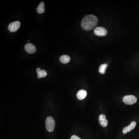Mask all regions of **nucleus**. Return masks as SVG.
Masks as SVG:
<instances>
[{"mask_svg": "<svg viewBox=\"0 0 139 139\" xmlns=\"http://www.w3.org/2000/svg\"><path fill=\"white\" fill-rule=\"evenodd\" d=\"M98 18L93 15H88L84 17L82 22L81 26L84 30L89 31L92 30L98 25Z\"/></svg>", "mask_w": 139, "mask_h": 139, "instance_id": "nucleus-1", "label": "nucleus"}, {"mask_svg": "<svg viewBox=\"0 0 139 139\" xmlns=\"http://www.w3.org/2000/svg\"><path fill=\"white\" fill-rule=\"evenodd\" d=\"M55 122L54 119L52 117L49 116L46 120V130L49 132H52L54 130Z\"/></svg>", "mask_w": 139, "mask_h": 139, "instance_id": "nucleus-2", "label": "nucleus"}, {"mask_svg": "<svg viewBox=\"0 0 139 139\" xmlns=\"http://www.w3.org/2000/svg\"><path fill=\"white\" fill-rule=\"evenodd\" d=\"M137 101L136 97L133 95H126L123 98V102L127 105H133Z\"/></svg>", "mask_w": 139, "mask_h": 139, "instance_id": "nucleus-3", "label": "nucleus"}, {"mask_svg": "<svg viewBox=\"0 0 139 139\" xmlns=\"http://www.w3.org/2000/svg\"><path fill=\"white\" fill-rule=\"evenodd\" d=\"M95 34L96 35L100 36H106L107 34L106 29L102 27H98L95 29L94 30Z\"/></svg>", "mask_w": 139, "mask_h": 139, "instance_id": "nucleus-4", "label": "nucleus"}, {"mask_svg": "<svg viewBox=\"0 0 139 139\" xmlns=\"http://www.w3.org/2000/svg\"><path fill=\"white\" fill-rule=\"evenodd\" d=\"M21 26V23L19 21L10 23L8 26L9 31L11 32H15L18 30Z\"/></svg>", "mask_w": 139, "mask_h": 139, "instance_id": "nucleus-5", "label": "nucleus"}, {"mask_svg": "<svg viewBox=\"0 0 139 139\" xmlns=\"http://www.w3.org/2000/svg\"><path fill=\"white\" fill-rule=\"evenodd\" d=\"M25 49L27 52L30 54L35 53L36 51L35 46L31 43H27L25 46Z\"/></svg>", "mask_w": 139, "mask_h": 139, "instance_id": "nucleus-6", "label": "nucleus"}, {"mask_svg": "<svg viewBox=\"0 0 139 139\" xmlns=\"http://www.w3.org/2000/svg\"><path fill=\"white\" fill-rule=\"evenodd\" d=\"M136 125V122H132L128 126L125 127L123 129V131H122L123 133L124 134H126L128 132H130L135 128Z\"/></svg>", "mask_w": 139, "mask_h": 139, "instance_id": "nucleus-7", "label": "nucleus"}, {"mask_svg": "<svg viewBox=\"0 0 139 139\" xmlns=\"http://www.w3.org/2000/svg\"><path fill=\"white\" fill-rule=\"evenodd\" d=\"M106 116L104 114H102L99 117V122L100 125L104 127H106L108 125V121L106 119Z\"/></svg>", "mask_w": 139, "mask_h": 139, "instance_id": "nucleus-8", "label": "nucleus"}, {"mask_svg": "<svg viewBox=\"0 0 139 139\" xmlns=\"http://www.w3.org/2000/svg\"><path fill=\"white\" fill-rule=\"evenodd\" d=\"M87 95V92L86 90H81L78 92L77 94V97L79 100H82L86 98Z\"/></svg>", "mask_w": 139, "mask_h": 139, "instance_id": "nucleus-9", "label": "nucleus"}, {"mask_svg": "<svg viewBox=\"0 0 139 139\" xmlns=\"http://www.w3.org/2000/svg\"><path fill=\"white\" fill-rule=\"evenodd\" d=\"M60 60L62 63L66 64L69 62L71 60V58L68 55H63L60 57Z\"/></svg>", "mask_w": 139, "mask_h": 139, "instance_id": "nucleus-10", "label": "nucleus"}, {"mask_svg": "<svg viewBox=\"0 0 139 139\" xmlns=\"http://www.w3.org/2000/svg\"><path fill=\"white\" fill-rule=\"evenodd\" d=\"M45 11V4L43 2H41L37 8V12L39 14H42Z\"/></svg>", "mask_w": 139, "mask_h": 139, "instance_id": "nucleus-11", "label": "nucleus"}, {"mask_svg": "<svg viewBox=\"0 0 139 139\" xmlns=\"http://www.w3.org/2000/svg\"><path fill=\"white\" fill-rule=\"evenodd\" d=\"M107 66H108V65L107 64H103L101 65L99 68V73L103 74H105L106 69L107 67Z\"/></svg>", "mask_w": 139, "mask_h": 139, "instance_id": "nucleus-12", "label": "nucleus"}, {"mask_svg": "<svg viewBox=\"0 0 139 139\" xmlns=\"http://www.w3.org/2000/svg\"><path fill=\"white\" fill-rule=\"evenodd\" d=\"M38 74V78H41L45 77L47 75V72L45 70H41L40 71L37 72Z\"/></svg>", "mask_w": 139, "mask_h": 139, "instance_id": "nucleus-13", "label": "nucleus"}, {"mask_svg": "<svg viewBox=\"0 0 139 139\" xmlns=\"http://www.w3.org/2000/svg\"><path fill=\"white\" fill-rule=\"evenodd\" d=\"M71 139H81L80 137H79L78 136H76V135H73V136H72L71 137Z\"/></svg>", "mask_w": 139, "mask_h": 139, "instance_id": "nucleus-14", "label": "nucleus"}]
</instances>
